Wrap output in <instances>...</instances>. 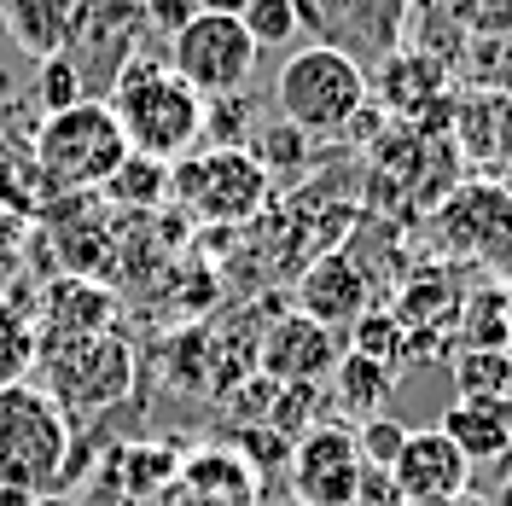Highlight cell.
I'll return each instance as SVG.
<instances>
[{"label":"cell","mask_w":512,"mask_h":506,"mask_svg":"<svg viewBox=\"0 0 512 506\" xmlns=\"http://www.w3.org/2000/svg\"><path fill=\"white\" fill-rule=\"evenodd\" d=\"M437 12L472 41H512V0H437Z\"/></svg>","instance_id":"25"},{"label":"cell","mask_w":512,"mask_h":506,"mask_svg":"<svg viewBox=\"0 0 512 506\" xmlns=\"http://www.w3.org/2000/svg\"><path fill=\"white\" fill-rule=\"evenodd\" d=\"M350 338H355V355H367V361H379V367H396V355L408 349V332H402V320L384 315V309H367V315L350 320Z\"/></svg>","instance_id":"26"},{"label":"cell","mask_w":512,"mask_h":506,"mask_svg":"<svg viewBox=\"0 0 512 506\" xmlns=\"http://www.w3.org/2000/svg\"><path fill=\"white\" fill-rule=\"evenodd\" d=\"M448 384H454V396H512L507 349H454Z\"/></svg>","instance_id":"22"},{"label":"cell","mask_w":512,"mask_h":506,"mask_svg":"<svg viewBox=\"0 0 512 506\" xmlns=\"http://www.w3.org/2000/svg\"><path fill=\"white\" fill-rule=\"evenodd\" d=\"M35 367L47 373V396L64 413H88V408H111L128 396L134 379V349L117 332H88V338H35Z\"/></svg>","instance_id":"6"},{"label":"cell","mask_w":512,"mask_h":506,"mask_svg":"<svg viewBox=\"0 0 512 506\" xmlns=\"http://www.w3.org/2000/svg\"><path fill=\"white\" fill-rule=\"evenodd\" d=\"M373 70H379V82H367V88L384 99L390 117H408V123H425L448 94V64L431 47H396Z\"/></svg>","instance_id":"13"},{"label":"cell","mask_w":512,"mask_h":506,"mask_svg":"<svg viewBox=\"0 0 512 506\" xmlns=\"http://www.w3.org/2000/svg\"><path fill=\"white\" fill-rule=\"evenodd\" d=\"M140 12H146V24L163 35H175L187 18H198V0H140Z\"/></svg>","instance_id":"31"},{"label":"cell","mask_w":512,"mask_h":506,"mask_svg":"<svg viewBox=\"0 0 512 506\" xmlns=\"http://www.w3.org/2000/svg\"><path fill=\"white\" fill-rule=\"evenodd\" d=\"M140 30H146V12L134 0H82V18H76L64 59L76 64L88 99H105V88L123 76V64H134Z\"/></svg>","instance_id":"9"},{"label":"cell","mask_w":512,"mask_h":506,"mask_svg":"<svg viewBox=\"0 0 512 506\" xmlns=\"http://www.w3.org/2000/svg\"><path fill=\"white\" fill-rule=\"evenodd\" d=\"M443 239L454 251H483L495 256L512 239V198L489 181H466L443 198Z\"/></svg>","instance_id":"14"},{"label":"cell","mask_w":512,"mask_h":506,"mask_svg":"<svg viewBox=\"0 0 512 506\" xmlns=\"http://www.w3.org/2000/svg\"><path fill=\"white\" fill-rule=\"evenodd\" d=\"M303 146H309V134H297L291 123H274L262 140H256L251 158L262 163V169H274V163H297V152H303Z\"/></svg>","instance_id":"30"},{"label":"cell","mask_w":512,"mask_h":506,"mask_svg":"<svg viewBox=\"0 0 512 506\" xmlns=\"http://www.w3.org/2000/svg\"><path fill=\"white\" fill-rule=\"evenodd\" d=\"M76 99H88L82 88V76H76V64L64 59H41L35 64V105H41V117H53V111H70Z\"/></svg>","instance_id":"28"},{"label":"cell","mask_w":512,"mask_h":506,"mask_svg":"<svg viewBox=\"0 0 512 506\" xmlns=\"http://www.w3.org/2000/svg\"><path fill=\"white\" fill-rule=\"evenodd\" d=\"M408 506H489V501L472 495V489H460V495H443V501H408Z\"/></svg>","instance_id":"33"},{"label":"cell","mask_w":512,"mask_h":506,"mask_svg":"<svg viewBox=\"0 0 512 506\" xmlns=\"http://www.w3.org/2000/svg\"><path fill=\"white\" fill-rule=\"evenodd\" d=\"M268 192H274V175L245 146H210V152H187L181 163H169V198L198 222L245 227L262 216Z\"/></svg>","instance_id":"5"},{"label":"cell","mask_w":512,"mask_h":506,"mask_svg":"<svg viewBox=\"0 0 512 506\" xmlns=\"http://www.w3.org/2000/svg\"><path fill=\"white\" fill-rule=\"evenodd\" d=\"M88 332H117V303H111V291H105V285H88V280L47 285L35 338H88Z\"/></svg>","instance_id":"17"},{"label":"cell","mask_w":512,"mask_h":506,"mask_svg":"<svg viewBox=\"0 0 512 506\" xmlns=\"http://www.w3.org/2000/svg\"><path fill=\"white\" fill-rule=\"evenodd\" d=\"M291 6H297V30H309V41L338 47L361 70L390 59L414 18V0H291Z\"/></svg>","instance_id":"8"},{"label":"cell","mask_w":512,"mask_h":506,"mask_svg":"<svg viewBox=\"0 0 512 506\" xmlns=\"http://www.w3.org/2000/svg\"><path fill=\"white\" fill-rule=\"evenodd\" d=\"M507 332H512L507 291H483L460 309V349H507Z\"/></svg>","instance_id":"24"},{"label":"cell","mask_w":512,"mask_h":506,"mask_svg":"<svg viewBox=\"0 0 512 506\" xmlns=\"http://www.w3.org/2000/svg\"><path fill=\"white\" fill-rule=\"evenodd\" d=\"M437 431L472 460V472L512 460V396H454Z\"/></svg>","instance_id":"15"},{"label":"cell","mask_w":512,"mask_h":506,"mask_svg":"<svg viewBox=\"0 0 512 506\" xmlns=\"http://www.w3.org/2000/svg\"><path fill=\"white\" fill-rule=\"evenodd\" d=\"M338 367V332L309 315H280L262 338V379L274 384H315Z\"/></svg>","instance_id":"12"},{"label":"cell","mask_w":512,"mask_h":506,"mask_svg":"<svg viewBox=\"0 0 512 506\" xmlns=\"http://www.w3.org/2000/svg\"><path fill=\"white\" fill-rule=\"evenodd\" d=\"M402 443H408V431L396 425V419H361V431H355V448H361V460L373 466V472H390L396 466V454H402Z\"/></svg>","instance_id":"29"},{"label":"cell","mask_w":512,"mask_h":506,"mask_svg":"<svg viewBox=\"0 0 512 506\" xmlns=\"http://www.w3.org/2000/svg\"><path fill=\"white\" fill-rule=\"evenodd\" d=\"M291 495L297 506H355L361 495V477H367V460L355 448V431L344 425H315L291 443Z\"/></svg>","instance_id":"10"},{"label":"cell","mask_w":512,"mask_h":506,"mask_svg":"<svg viewBox=\"0 0 512 506\" xmlns=\"http://www.w3.org/2000/svg\"><path fill=\"white\" fill-rule=\"evenodd\" d=\"M338 408L344 413H361V419H379L384 413V396H390V384H396V373L390 367H379V361H367V355H338Z\"/></svg>","instance_id":"20"},{"label":"cell","mask_w":512,"mask_h":506,"mask_svg":"<svg viewBox=\"0 0 512 506\" xmlns=\"http://www.w3.org/2000/svg\"><path fill=\"white\" fill-rule=\"evenodd\" d=\"M501 506H512V477H507V489H501Z\"/></svg>","instance_id":"35"},{"label":"cell","mask_w":512,"mask_h":506,"mask_svg":"<svg viewBox=\"0 0 512 506\" xmlns=\"http://www.w3.org/2000/svg\"><path fill=\"white\" fill-rule=\"evenodd\" d=\"M489 163H512V94H501V111H495V146H489Z\"/></svg>","instance_id":"32"},{"label":"cell","mask_w":512,"mask_h":506,"mask_svg":"<svg viewBox=\"0 0 512 506\" xmlns=\"http://www.w3.org/2000/svg\"><path fill=\"white\" fill-rule=\"evenodd\" d=\"M70 413L41 390V384H12L0 390V501L24 506L59 495L70 477Z\"/></svg>","instance_id":"1"},{"label":"cell","mask_w":512,"mask_h":506,"mask_svg":"<svg viewBox=\"0 0 512 506\" xmlns=\"http://www.w3.org/2000/svg\"><path fill=\"white\" fill-rule=\"evenodd\" d=\"M35 320L24 303H12V297H0V390H12V384H30L35 379Z\"/></svg>","instance_id":"21"},{"label":"cell","mask_w":512,"mask_h":506,"mask_svg":"<svg viewBox=\"0 0 512 506\" xmlns=\"http://www.w3.org/2000/svg\"><path fill=\"white\" fill-rule=\"evenodd\" d=\"M99 192H111L123 210H158L163 198H169V163H152V158H140V152H128L117 163V175Z\"/></svg>","instance_id":"23"},{"label":"cell","mask_w":512,"mask_h":506,"mask_svg":"<svg viewBox=\"0 0 512 506\" xmlns=\"http://www.w3.org/2000/svg\"><path fill=\"white\" fill-rule=\"evenodd\" d=\"M198 12H227V18H239L245 0H198Z\"/></svg>","instance_id":"34"},{"label":"cell","mask_w":512,"mask_h":506,"mask_svg":"<svg viewBox=\"0 0 512 506\" xmlns=\"http://www.w3.org/2000/svg\"><path fill=\"white\" fill-rule=\"evenodd\" d=\"M181 495L204 506H256V472L227 448H204L181 466Z\"/></svg>","instance_id":"19"},{"label":"cell","mask_w":512,"mask_h":506,"mask_svg":"<svg viewBox=\"0 0 512 506\" xmlns=\"http://www.w3.org/2000/svg\"><path fill=\"white\" fill-rule=\"evenodd\" d=\"M373 76L355 59H344L338 47H291L280 70H274V105L280 123H291L297 134H350L355 117L367 111V88Z\"/></svg>","instance_id":"3"},{"label":"cell","mask_w":512,"mask_h":506,"mask_svg":"<svg viewBox=\"0 0 512 506\" xmlns=\"http://www.w3.org/2000/svg\"><path fill=\"white\" fill-rule=\"evenodd\" d=\"M297 315L320 320V326H350L355 315H367V274L355 268L350 251L320 256L315 268L297 285Z\"/></svg>","instance_id":"16"},{"label":"cell","mask_w":512,"mask_h":506,"mask_svg":"<svg viewBox=\"0 0 512 506\" xmlns=\"http://www.w3.org/2000/svg\"><path fill=\"white\" fill-rule=\"evenodd\" d=\"M384 477H390V489L402 495V506L408 501H443V495L472 489V460L448 443L437 425H425V431H408V443H402L396 466Z\"/></svg>","instance_id":"11"},{"label":"cell","mask_w":512,"mask_h":506,"mask_svg":"<svg viewBox=\"0 0 512 506\" xmlns=\"http://www.w3.org/2000/svg\"><path fill=\"white\" fill-rule=\"evenodd\" d=\"M105 105L123 128L128 152L152 163H181L204 140V99L158 59L123 64V76L105 88Z\"/></svg>","instance_id":"2"},{"label":"cell","mask_w":512,"mask_h":506,"mask_svg":"<svg viewBox=\"0 0 512 506\" xmlns=\"http://www.w3.org/2000/svg\"><path fill=\"white\" fill-rule=\"evenodd\" d=\"M82 0H0V24L18 41V53H30L35 64L59 59L76 35Z\"/></svg>","instance_id":"18"},{"label":"cell","mask_w":512,"mask_h":506,"mask_svg":"<svg viewBox=\"0 0 512 506\" xmlns=\"http://www.w3.org/2000/svg\"><path fill=\"white\" fill-rule=\"evenodd\" d=\"M30 158L41 192H94L117 175V163L128 158V140L105 99H76L70 111L41 117Z\"/></svg>","instance_id":"4"},{"label":"cell","mask_w":512,"mask_h":506,"mask_svg":"<svg viewBox=\"0 0 512 506\" xmlns=\"http://www.w3.org/2000/svg\"><path fill=\"white\" fill-rule=\"evenodd\" d=\"M256 41L251 30L239 24V18H227V12H198L187 18L181 30L169 35V70L187 82L198 99H222V94H239L245 82H251L256 70Z\"/></svg>","instance_id":"7"},{"label":"cell","mask_w":512,"mask_h":506,"mask_svg":"<svg viewBox=\"0 0 512 506\" xmlns=\"http://www.w3.org/2000/svg\"><path fill=\"white\" fill-rule=\"evenodd\" d=\"M239 24L251 30L256 53H262V47H291V41L303 35L297 30V6H291V0H245Z\"/></svg>","instance_id":"27"}]
</instances>
